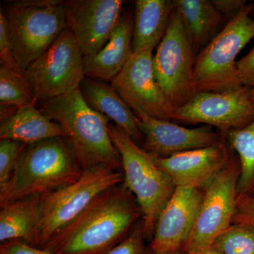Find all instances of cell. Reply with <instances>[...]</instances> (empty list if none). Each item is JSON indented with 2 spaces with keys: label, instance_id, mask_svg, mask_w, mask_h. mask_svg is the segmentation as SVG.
<instances>
[{
  "label": "cell",
  "instance_id": "6da1fadb",
  "mask_svg": "<svg viewBox=\"0 0 254 254\" xmlns=\"http://www.w3.org/2000/svg\"><path fill=\"white\" fill-rule=\"evenodd\" d=\"M142 218L136 198L123 182L97 196L42 250L53 254H107Z\"/></svg>",
  "mask_w": 254,
  "mask_h": 254
},
{
  "label": "cell",
  "instance_id": "7a4b0ae2",
  "mask_svg": "<svg viewBox=\"0 0 254 254\" xmlns=\"http://www.w3.org/2000/svg\"><path fill=\"white\" fill-rule=\"evenodd\" d=\"M83 173L66 136L26 145L7 185L0 190V206L71 185Z\"/></svg>",
  "mask_w": 254,
  "mask_h": 254
},
{
  "label": "cell",
  "instance_id": "3957f363",
  "mask_svg": "<svg viewBox=\"0 0 254 254\" xmlns=\"http://www.w3.org/2000/svg\"><path fill=\"white\" fill-rule=\"evenodd\" d=\"M39 110L63 127L83 170L106 165L121 171V156L108 131L110 119L90 108L79 89L40 103Z\"/></svg>",
  "mask_w": 254,
  "mask_h": 254
},
{
  "label": "cell",
  "instance_id": "277c9868",
  "mask_svg": "<svg viewBox=\"0 0 254 254\" xmlns=\"http://www.w3.org/2000/svg\"><path fill=\"white\" fill-rule=\"evenodd\" d=\"M108 131L121 156L124 184L141 209L145 238L152 239L159 215L176 187L158 168L153 155L142 149L123 130L110 123Z\"/></svg>",
  "mask_w": 254,
  "mask_h": 254
},
{
  "label": "cell",
  "instance_id": "5b68a950",
  "mask_svg": "<svg viewBox=\"0 0 254 254\" xmlns=\"http://www.w3.org/2000/svg\"><path fill=\"white\" fill-rule=\"evenodd\" d=\"M123 182V172L99 165L83 170L81 177L71 185L41 195L39 220L32 246L43 248L97 196Z\"/></svg>",
  "mask_w": 254,
  "mask_h": 254
},
{
  "label": "cell",
  "instance_id": "8992f818",
  "mask_svg": "<svg viewBox=\"0 0 254 254\" xmlns=\"http://www.w3.org/2000/svg\"><path fill=\"white\" fill-rule=\"evenodd\" d=\"M252 4L242 9L195 57L193 86L199 92H224L242 86L237 55L254 38Z\"/></svg>",
  "mask_w": 254,
  "mask_h": 254
},
{
  "label": "cell",
  "instance_id": "52a82bcc",
  "mask_svg": "<svg viewBox=\"0 0 254 254\" xmlns=\"http://www.w3.org/2000/svg\"><path fill=\"white\" fill-rule=\"evenodd\" d=\"M24 74L38 104L79 89L85 77L83 55L72 31L64 30Z\"/></svg>",
  "mask_w": 254,
  "mask_h": 254
},
{
  "label": "cell",
  "instance_id": "ba28073f",
  "mask_svg": "<svg viewBox=\"0 0 254 254\" xmlns=\"http://www.w3.org/2000/svg\"><path fill=\"white\" fill-rule=\"evenodd\" d=\"M240 173V161L234 154L226 166L202 189L203 196L194 227L182 250L185 253L197 254L208 250L231 226L236 212Z\"/></svg>",
  "mask_w": 254,
  "mask_h": 254
},
{
  "label": "cell",
  "instance_id": "9c48e42d",
  "mask_svg": "<svg viewBox=\"0 0 254 254\" xmlns=\"http://www.w3.org/2000/svg\"><path fill=\"white\" fill-rule=\"evenodd\" d=\"M195 57L183 18L175 6L153 60L155 79L175 109L184 106L195 94Z\"/></svg>",
  "mask_w": 254,
  "mask_h": 254
},
{
  "label": "cell",
  "instance_id": "30bf717a",
  "mask_svg": "<svg viewBox=\"0 0 254 254\" xmlns=\"http://www.w3.org/2000/svg\"><path fill=\"white\" fill-rule=\"evenodd\" d=\"M2 11L13 54L24 73L68 28L64 2L46 6L10 4Z\"/></svg>",
  "mask_w": 254,
  "mask_h": 254
},
{
  "label": "cell",
  "instance_id": "8fae6325",
  "mask_svg": "<svg viewBox=\"0 0 254 254\" xmlns=\"http://www.w3.org/2000/svg\"><path fill=\"white\" fill-rule=\"evenodd\" d=\"M254 120L252 88L241 86L224 92H199L175 110L173 121L205 124L225 136L231 129L243 128Z\"/></svg>",
  "mask_w": 254,
  "mask_h": 254
},
{
  "label": "cell",
  "instance_id": "7c38bea8",
  "mask_svg": "<svg viewBox=\"0 0 254 254\" xmlns=\"http://www.w3.org/2000/svg\"><path fill=\"white\" fill-rule=\"evenodd\" d=\"M153 60L152 50L133 53L111 85L135 114L173 121L176 109L155 79Z\"/></svg>",
  "mask_w": 254,
  "mask_h": 254
},
{
  "label": "cell",
  "instance_id": "4fadbf2b",
  "mask_svg": "<svg viewBox=\"0 0 254 254\" xmlns=\"http://www.w3.org/2000/svg\"><path fill=\"white\" fill-rule=\"evenodd\" d=\"M123 4V0L64 1L67 27L83 57L96 54L108 43L121 17Z\"/></svg>",
  "mask_w": 254,
  "mask_h": 254
},
{
  "label": "cell",
  "instance_id": "5bb4252c",
  "mask_svg": "<svg viewBox=\"0 0 254 254\" xmlns=\"http://www.w3.org/2000/svg\"><path fill=\"white\" fill-rule=\"evenodd\" d=\"M135 115L143 136L141 148L153 156L167 158L187 150L210 146L225 139L221 132L208 125L187 128L172 121L150 118L144 113Z\"/></svg>",
  "mask_w": 254,
  "mask_h": 254
},
{
  "label": "cell",
  "instance_id": "9a60e30c",
  "mask_svg": "<svg viewBox=\"0 0 254 254\" xmlns=\"http://www.w3.org/2000/svg\"><path fill=\"white\" fill-rule=\"evenodd\" d=\"M203 192L194 187H177L155 224L152 252L183 250L194 227Z\"/></svg>",
  "mask_w": 254,
  "mask_h": 254
},
{
  "label": "cell",
  "instance_id": "2e32d148",
  "mask_svg": "<svg viewBox=\"0 0 254 254\" xmlns=\"http://www.w3.org/2000/svg\"><path fill=\"white\" fill-rule=\"evenodd\" d=\"M233 151L225 139L216 144L167 157L153 156L160 170L175 187L202 190L231 160Z\"/></svg>",
  "mask_w": 254,
  "mask_h": 254
},
{
  "label": "cell",
  "instance_id": "e0dca14e",
  "mask_svg": "<svg viewBox=\"0 0 254 254\" xmlns=\"http://www.w3.org/2000/svg\"><path fill=\"white\" fill-rule=\"evenodd\" d=\"M133 26L130 13L122 15L104 48L95 55L83 57L85 76L112 81L121 72L133 55Z\"/></svg>",
  "mask_w": 254,
  "mask_h": 254
},
{
  "label": "cell",
  "instance_id": "ac0fdd59",
  "mask_svg": "<svg viewBox=\"0 0 254 254\" xmlns=\"http://www.w3.org/2000/svg\"><path fill=\"white\" fill-rule=\"evenodd\" d=\"M79 90L90 108L108 117L137 144L143 143L138 118L112 85L85 76Z\"/></svg>",
  "mask_w": 254,
  "mask_h": 254
},
{
  "label": "cell",
  "instance_id": "d6986e66",
  "mask_svg": "<svg viewBox=\"0 0 254 254\" xmlns=\"http://www.w3.org/2000/svg\"><path fill=\"white\" fill-rule=\"evenodd\" d=\"M175 8L174 0L134 1L133 53L145 50H153L160 44Z\"/></svg>",
  "mask_w": 254,
  "mask_h": 254
},
{
  "label": "cell",
  "instance_id": "ffe728a7",
  "mask_svg": "<svg viewBox=\"0 0 254 254\" xmlns=\"http://www.w3.org/2000/svg\"><path fill=\"white\" fill-rule=\"evenodd\" d=\"M36 104L18 108L0 123V139H9L31 144L53 137L66 136L63 127L50 120Z\"/></svg>",
  "mask_w": 254,
  "mask_h": 254
},
{
  "label": "cell",
  "instance_id": "44dd1931",
  "mask_svg": "<svg viewBox=\"0 0 254 254\" xmlns=\"http://www.w3.org/2000/svg\"><path fill=\"white\" fill-rule=\"evenodd\" d=\"M174 3L183 18L195 55L228 23L211 0H174Z\"/></svg>",
  "mask_w": 254,
  "mask_h": 254
},
{
  "label": "cell",
  "instance_id": "7402d4cb",
  "mask_svg": "<svg viewBox=\"0 0 254 254\" xmlns=\"http://www.w3.org/2000/svg\"><path fill=\"white\" fill-rule=\"evenodd\" d=\"M41 195L10 202L0 210V242L20 240L33 245L40 216Z\"/></svg>",
  "mask_w": 254,
  "mask_h": 254
},
{
  "label": "cell",
  "instance_id": "603a6c76",
  "mask_svg": "<svg viewBox=\"0 0 254 254\" xmlns=\"http://www.w3.org/2000/svg\"><path fill=\"white\" fill-rule=\"evenodd\" d=\"M225 138L240 161L237 196H254V120L243 128L227 131Z\"/></svg>",
  "mask_w": 254,
  "mask_h": 254
},
{
  "label": "cell",
  "instance_id": "cb8c5ba5",
  "mask_svg": "<svg viewBox=\"0 0 254 254\" xmlns=\"http://www.w3.org/2000/svg\"><path fill=\"white\" fill-rule=\"evenodd\" d=\"M31 104H37V102L25 76L1 65L0 105L21 108Z\"/></svg>",
  "mask_w": 254,
  "mask_h": 254
},
{
  "label": "cell",
  "instance_id": "d4e9b609",
  "mask_svg": "<svg viewBox=\"0 0 254 254\" xmlns=\"http://www.w3.org/2000/svg\"><path fill=\"white\" fill-rule=\"evenodd\" d=\"M211 247L220 254H254V225L232 224Z\"/></svg>",
  "mask_w": 254,
  "mask_h": 254
},
{
  "label": "cell",
  "instance_id": "484cf974",
  "mask_svg": "<svg viewBox=\"0 0 254 254\" xmlns=\"http://www.w3.org/2000/svg\"><path fill=\"white\" fill-rule=\"evenodd\" d=\"M26 145L13 140H0V190L9 182L18 157Z\"/></svg>",
  "mask_w": 254,
  "mask_h": 254
},
{
  "label": "cell",
  "instance_id": "4316f807",
  "mask_svg": "<svg viewBox=\"0 0 254 254\" xmlns=\"http://www.w3.org/2000/svg\"><path fill=\"white\" fill-rule=\"evenodd\" d=\"M145 234L142 219L132 229L128 236L107 254H152L145 245Z\"/></svg>",
  "mask_w": 254,
  "mask_h": 254
},
{
  "label": "cell",
  "instance_id": "83f0119b",
  "mask_svg": "<svg viewBox=\"0 0 254 254\" xmlns=\"http://www.w3.org/2000/svg\"><path fill=\"white\" fill-rule=\"evenodd\" d=\"M0 61L1 65L7 66L15 73L25 76L24 71L15 60L8 34L6 18L2 9L0 10Z\"/></svg>",
  "mask_w": 254,
  "mask_h": 254
},
{
  "label": "cell",
  "instance_id": "f1b7e54d",
  "mask_svg": "<svg viewBox=\"0 0 254 254\" xmlns=\"http://www.w3.org/2000/svg\"><path fill=\"white\" fill-rule=\"evenodd\" d=\"M254 225V196L238 195L232 224Z\"/></svg>",
  "mask_w": 254,
  "mask_h": 254
},
{
  "label": "cell",
  "instance_id": "f546056e",
  "mask_svg": "<svg viewBox=\"0 0 254 254\" xmlns=\"http://www.w3.org/2000/svg\"><path fill=\"white\" fill-rule=\"evenodd\" d=\"M242 86L254 88V46L250 53L237 63Z\"/></svg>",
  "mask_w": 254,
  "mask_h": 254
},
{
  "label": "cell",
  "instance_id": "4dcf8cb0",
  "mask_svg": "<svg viewBox=\"0 0 254 254\" xmlns=\"http://www.w3.org/2000/svg\"><path fill=\"white\" fill-rule=\"evenodd\" d=\"M0 254H53L20 240L4 242L0 247Z\"/></svg>",
  "mask_w": 254,
  "mask_h": 254
},
{
  "label": "cell",
  "instance_id": "1f68e13d",
  "mask_svg": "<svg viewBox=\"0 0 254 254\" xmlns=\"http://www.w3.org/2000/svg\"><path fill=\"white\" fill-rule=\"evenodd\" d=\"M211 1L227 22L236 17L248 4L246 0H211Z\"/></svg>",
  "mask_w": 254,
  "mask_h": 254
},
{
  "label": "cell",
  "instance_id": "d6a6232c",
  "mask_svg": "<svg viewBox=\"0 0 254 254\" xmlns=\"http://www.w3.org/2000/svg\"><path fill=\"white\" fill-rule=\"evenodd\" d=\"M64 1L60 0H21L13 1L10 4L17 6H46L50 5L63 4Z\"/></svg>",
  "mask_w": 254,
  "mask_h": 254
},
{
  "label": "cell",
  "instance_id": "836d02e7",
  "mask_svg": "<svg viewBox=\"0 0 254 254\" xmlns=\"http://www.w3.org/2000/svg\"><path fill=\"white\" fill-rule=\"evenodd\" d=\"M152 254H187L185 252L182 250L179 251H171V252H158V253H155V252H152Z\"/></svg>",
  "mask_w": 254,
  "mask_h": 254
},
{
  "label": "cell",
  "instance_id": "e575fe53",
  "mask_svg": "<svg viewBox=\"0 0 254 254\" xmlns=\"http://www.w3.org/2000/svg\"><path fill=\"white\" fill-rule=\"evenodd\" d=\"M197 254H220L218 252H216L213 247L208 249V250L203 251V252H200V253Z\"/></svg>",
  "mask_w": 254,
  "mask_h": 254
},
{
  "label": "cell",
  "instance_id": "d590c367",
  "mask_svg": "<svg viewBox=\"0 0 254 254\" xmlns=\"http://www.w3.org/2000/svg\"><path fill=\"white\" fill-rule=\"evenodd\" d=\"M252 11H251V16H252V17L254 18V2L252 3Z\"/></svg>",
  "mask_w": 254,
  "mask_h": 254
},
{
  "label": "cell",
  "instance_id": "8d00e7d4",
  "mask_svg": "<svg viewBox=\"0 0 254 254\" xmlns=\"http://www.w3.org/2000/svg\"><path fill=\"white\" fill-rule=\"evenodd\" d=\"M252 99L254 102V88H252Z\"/></svg>",
  "mask_w": 254,
  "mask_h": 254
}]
</instances>
